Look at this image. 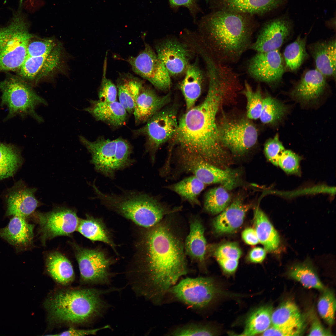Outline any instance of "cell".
Wrapping results in <instances>:
<instances>
[{
	"instance_id": "obj_1",
	"label": "cell",
	"mask_w": 336,
	"mask_h": 336,
	"mask_svg": "<svg viewBox=\"0 0 336 336\" xmlns=\"http://www.w3.org/2000/svg\"><path fill=\"white\" fill-rule=\"evenodd\" d=\"M203 102L186 110L178 120V127L170 141L176 152L196 156L222 169L231 162L226 149L219 139L216 116L225 97L229 95L226 84L217 78L208 81Z\"/></svg>"
},
{
	"instance_id": "obj_2",
	"label": "cell",
	"mask_w": 336,
	"mask_h": 336,
	"mask_svg": "<svg viewBox=\"0 0 336 336\" xmlns=\"http://www.w3.org/2000/svg\"><path fill=\"white\" fill-rule=\"evenodd\" d=\"M150 228L145 238L143 264L136 289L159 304L189 270L182 242L169 225L161 221Z\"/></svg>"
},
{
	"instance_id": "obj_3",
	"label": "cell",
	"mask_w": 336,
	"mask_h": 336,
	"mask_svg": "<svg viewBox=\"0 0 336 336\" xmlns=\"http://www.w3.org/2000/svg\"><path fill=\"white\" fill-rule=\"evenodd\" d=\"M248 15L217 10L200 20L203 49L213 59L223 64L234 63L250 49L254 27Z\"/></svg>"
},
{
	"instance_id": "obj_4",
	"label": "cell",
	"mask_w": 336,
	"mask_h": 336,
	"mask_svg": "<svg viewBox=\"0 0 336 336\" xmlns=\"http://www.w3.org/2000/svg\"><path fill=\"white\" fill-rule=\"evenodd\" d=\"M111 291L92 288L61 290L49 296L45 306L54 322L85 323L102 315L108 306L102 295Z\"/></svg>"
},
{
	"instance_id": "obj_5",
	"label": "cell",
	"mask_w": 336,
	"mask_h": 336,
	"mask_svg": "<svg viewBox=\"0 0 336 336\" xmlns=\"http://www.w3.org/2000/svg\"><path fill=\"white\" fill-rule=\"evenodd\" d=\"M93 188L96 198L103 204L144 227L154 226L165 215L180 209L179 208L169 210L156 198L142 192L124 190L116 194L104 193L96 185Z\"/></svg>"
},
{
	"instance_id": "obj_6",
	"label": "cell",
	"mask_w": 336,
	"mask_h": 336,
	"mask_svg": "<svg viewBox=\"0 0 336 336\" xmlns=\"http://www.w3.org/2000/svg\"><path fill=\"white\" fill-rule=\"evenodd\" d=\"M80 139L91 154L90 161L95 170L105 177L114 178L116 172L134 162L131 158V145L122 138L110 140L101 137L91 142L81 136Z\"/></svg>"
},
{
	"instance_id": "obj_7",
	"label": "cell",
	"mask_w": 336,
	"mask_h": 336,
	"mask_svg": "<svg viewBox=\"0 0 336 336\" xmlns=\"http://www.w3.org/2000/svg\"><path fill=\"white\" fill-rule=\"evenodd\" d=\"M22 1L10 24L0 29V71L19 70L32 37L21 12Z\"/></svg>"
},
{
	"instance_id": "obj_8",
	"label": "cell",
	"mask_w": 336,
	"mask_h": 336,
	"mask_svg": "<svg viewBox=\"0 0 336 336\" xmlns=\"http://www.w3.org/2000/svg\"><path fill=\"white\" fill-rule=\"evenodd\" d=\"M176 300L194 309L202 310L226 294L210 277L186 278L169 290Z\"/></svg>"
},
{
	"instance_id": "obj_9",
	"label": "cell",
	"mask_w": 336,
	"mask_h": 336,
	"mask_svg": "<svg viewBox=\"0 0 336 336\" xmlns=\"http://www.w3.org/2000/svg\"><path fill=\"white\" fill-rule=\"evenodd\" d=\"M2 92V104L7 106L9 113L7 118L16 115H30L39 122L43 119L35 112L36 107L47 105V102L22 80L10 77L0 83Z\"/></svg>"
},
{
	"instance_id": "obj_10",
	"label": "cell",
	"mask_w": 336,
	"mask_h": 336,
	"mask_svg": "<svg viewBox=\"0 0 336 336\" xmlns=\"http://www.w3.org/2000/svg\"><path fill=\"white\" fill-rule=\"evenodd\" d=\"M217 126L222 145L235 156L243 155L257 142V129L245 119H229L224 116L217 123Z\"/></svg>"
},
{
	"instance_id": "obj_11",
	"label": "cell",
	"mask_w": 336,
	"mask_h": 336,
	"mask_svg": "<svg viewBox=\"0 0 336 336\" xmlns=\"http://www.w3.org/2000/svg\"><path fill=\"white\" fill-rule=\"evenodd\" d=\"M176 153L181 169L192 173L205 184H220L227 189L237 184L239 176L236 172L220 168L193 155L183 152Z\"/></svg>"
},
{
	"instance_id": "obj_12",
	"label": "cell",
	"mask_w": 336,
	"mask_h": 336,
	"mask_svg": "<svg viewBox=\"0 0 336 336\" xmlns=\"http://www.w3.org/2000/svg\"><path fill=\"white\" fill-rule=\"evenodd\" d=\"M176 108L171 106L162 108L152 116L143 127L136 130L138 134L146 136L149 145L154 151L161 145L170 141L178 125Z\"/></svg>"
},
{
	"instance_id": "obj_13",
	"label": "cell",
	"mask_w": 336,
	"mask_h": 336,
	"mask_svg": "<svg viewBox=\"0 0 336 336\" xmlns=\"http://www.w3.org/2000/svg\"><path fill=\"white\" fill-rule=\"evenodd\" d=\"M75 255L83 281L87 283L107 284L110 281L109 272L111 261L99 250L74 246Z\"/></svg>"
},
{
	"instance_id": "obj_14",
	"label": "cell",
	"mask_w": 336,
	"mask_h": 336,
	"mask_svg": "<svg viewBox=\"0 0 336 336\" xmlns=\"http://www.w3.org/2000/svg\"><path fill=\"white\" fill-rule=\"evenodd\" d=\"M43 241L68 236L77 230L79 219L74 210L59 207L47 212L36 214Z\"/></svg>"
},
{
	"instance_id": "obj_15",
	"label": "cell",
	"mask_w": 336,
	"mask_h": 336,
	"mask_svg": "<svg viewBox=\"0 0 336 336\" xmlns=\"http://www.w3.org/2000/svg\"><path fill=\"white\" fill-rule=\"evenodd\" d=\"M247 72L257 81L268 84L278 82L282 78L285 68L279 49L256 52L247 62Z\"/></svg>"
},
{
	"instance_id": "obj_16",
	"label": "cell",
	"mask_w": 336,
	"mask_h": 336,
	"mask_svg": "<svg viewBox=\"0 0 336 336\" xmlns=\"http://www.w3.org/2000/svg\"><path fill=\"white\" fill-rule=\"evenodd\" d=\"M293 22L285 14L266 22L250 49L262 52L279 49L290 36Z\"/></svg>"
},
{
	"instance_id": "obj_17",
	"label": "cell",
	"mask_w": 336,
	"mask_h": 336,
	"mask_svg": "<svg viewBox=\"0 0 336 336\" xmlns=\"http://www.w3.org/2000/svg\"><path fill=\"white\" fill-rule=\"evenodd\" d=\"M156 54L170 75L185 72L189 64L190 54L187 46L174 39H167L156 47Z\"/></svg>"
},
{
	"instance_id": "obj_18",
	"label": "cell",
	"mask_w": 336,
	"mask_h": 336,
	"mask_svg": "<svg viewBox=\"0 0 336 336\" xmlns=\"http://www.w3.org/2000/svg\"><path fill=\"white\" fill-rule=\"evenodd\" d=\"M36 190L27 187L22 182L16 184L7 197L6 215L26 218L32 214L39 204L35 195Z\"/></svg>"
},
{
	"instance_id": "obj_19",
	"label": "cell",
	"mask_w": 336,
	"mask_h": 336,
	"mask_svg": "<svg viewBox=\"0 0 336 336\" xmlns=\"http://www.w3.org/2000/svg\"><path fill=\"white\" fill-rule=\"evenodd\" d=\"M288 0H212L218 10L263 15L282 7Z\"/></svg>"
},
{
	"instance_id": "obj_20",
	"label": "cell",
	"mask_w": 336,
	"mask_h": 336,
	"mask_svg": "<svg viewBox=\"0 0 336 336\" xmlns=\"http://www.w3.org/2000/svg\"><path fill=\"white\" fill-rule=\"evenodd\" d=\"M61 50L56 47L47 55L36 57L27 56L19 70L20 75L29 80H38L54 70L60 62Z\"/></svg>"
},
{
	"instance_id": "obj_21",
	"label": "cell",
	"mask_w": 336,
	"mask_h": 336,
	"mask_svg": "<svg viewBox=\"0 0 336 336\" xmlns=\"http://www.w3.org/2000/svg\"><path fill=\"white\" fill-rule=\"evenodd\" d=\"M170 100V93L159 96L152 89L143 85L135 101L133 114L135 122L139 123L147 122L163 108Z\"/></svg>"
},
{
	"instance_id": "obj_22",
	"label": "cell",
	"mask_w": 336,
	"mask_h": 336,
	"mask_svg": "<svg viewBox=\"0 0 336 336\" xmlns=\"http://www.w3.org/2000/svg\"><path fill=\"white\" fill-rule=\"evenodd\" d=\"M249 205L241 199H236L213 220L212 225L218 234H229L236 231L242 225Z\"/></svg>"
},
{
	"instance_id": "obj_23",
	"label": "cell",
	"mask_w": 336,
	"mask_h": 336,
	"mask_svg": "<svg viewBox=\"0 0 336 336\" xmlns=\"http://www.w3.org/2000/svg\"><path fill=\"white\" fill-rule=\"evenodd\" d=\"M33 225L25 218L14 216L5 227L0 228V237L14 246L18 252L27 248L33 237Z\"/></svg>"
},
{
	"instance_id": "obj_24",
	"label": "cell",
	"mask_w": 336,
	"mask_h": 336,
	"mask_svg": "<svg viewBox=\"0 0 336 336\" xmlns=\"http://www.w3.org/2000/svg\"><path fill=\"white\" fill-rule=\"evenodd\" d=\"M90 103V106L84 110L97 120L114 127L124 124L127 112L119 102H106L99 100H91Z\"/></svg>"
},
{
	"instance_id": "obj_25",
	"label": "cell",
	"mask_w": 336,
	"mask_h": 336,
	"mask_svg": "<svg viewBox=\"0 0 336 336\" xmlns=\"http://www.w3.org/2000/svg\"><path fill=\"white\" fill-rule=\"evenodd\" d=\"M326 85L325 77L317 69L308 70L302 76L292 90L294 97L304 101L317 98Z\"/></svg>"
},
{
	"instance_id": "obj_26",
	"label": "cell",
	"mask_w": 336,
	"mask_h": 336,
	"mask_svg": "<svg viewBox=\"0 0 336 336\" xmlns=\"http://www.w3.org/2000/svg\"><path fill=\"white\" fill-rule=\"evenodd\" d=\"M336 40L319 41L311 45L310 50L316 69L325 77L335 78Z\"/></svg>"
},
{
	"instance_id": "obj_27",
	"label": "cell",
	"mask_w": 336,
	"mask_h": 336,
	"mask_svg": "<svg viewBox=\"0 0 336 336\" xmlns=\"http://www.w3.org/2000/svg\"><path fill=\"white\" fill-rule=\"evenodd\" d=\"M189 227V232L185 240V253L203 267L207 248L204 228L201 221L197 217L191 220Z\"/></svg>"
},
{
	"instance_id": "obj_28",
	"label": "cell",
	"mask_w": 336,
	"mask_h": 336,
	"mask_svg": "<svg viewBox=\"0 0 336 336\" xmlns=\"http://www.w3.org/2000/svg\"><path fill=\"white\" fill-rule=\"evenodd\" d=\"M180 87L185 101L186 110L195 105L201 95L203 75L197 62L189 64Z\"/></svg>"
},
{
	"instance_id": "obj_29",
	"label": "cell",
	"mask_w": 336,
	"mask_h": 336,
	"mask_svg": "<svg viewBox=\"0 0 336 336\" xmlns=\"http://www.w3.org/2000/svg\"><path fill=\"white\" fill-rule=\"evenodd\" d=\"M271 325L278 327L305 326L304 318L298 306L289 300L283 302L273 310Z\"/></svg>"
},
{
	"instance_id": "obj_30",
	"label": "cell",
	"mask_w": 336,
	"mask_h": 336,
	"mask_svg": "<svg viewBox=\"0 0 336 336\" xmlns=\"http://www.w3.org/2000/svg\"><path fill=\"white\" fill-rule=\"evenodd\" d=\"M143 85L141 80L130 74L121 75L118 78L119 102L129 113H133L135 100Z\"/></svg>"
},
{
	"instance_id": "obj_31",
	"label": "cell",
	"mask_w": 336,
	"mask_h": 336,
	"mask_svg": "<svg viewBox=\"0 0 336 336\" xmlns=\"http://www.w3.org/2000/svg\"><path fill=\"white\" fill-rule=\"evenodd\" d=\"M46 265L49 273L58 282L67 285L73 280L74 273L71 263L60 253L54 251L49 254Z\"/></svg>"
},
{
	"instance_id": "obj_32",
	"label": "cell",
	"mask_w": 336,
	"mask_h": 336,
	"mask_svg": "<svg viewBox=\"0 0 336 336\" xmlns=\"http://www.w3.org/2000/svg\"><path fill=\"white\" fill-rule=\"evenodd\" d=\"M254 217L255 230L259 242L266 251H275L280 242L278 233L265 214L259 208L255 210Z\"/></svg>"
},
{
	"instance_id": "obj_33",
	"label": "cell",
	"mask_w": 336,
	"mask_h": 336,
	"mask_svg": "<svg viewBox=\"0 0 336 336\" xmlns=\"http://www.w3.org/2000/svg\"><path fill=\"white\" fill-rule=\"evenodd\" d=\"M273 306H261L249 315L245 322L244 330L240 335L253 336L262 334L271 325Z\"/></svg>"
},
{
	"instance_id": "obj_34",
	"label": "cell",
	"mask_w": 336,
	"mask_h": 336,
	"mask_svg": "<svg viewBox=\"0 0 336 336\" xmlns=\"http://www.w3.org/2000/svg\"><path fill=\"white\" fill-rule=\"evenodd\" d=\"M205 184L194 175L185 178L180 181L167 186L168 189L179 195L182 199L193 206H200L198 197Z\"/></svg>"
},
{
	"instance_id": "obj_35",
	"label": "cell",
	"mask_w": 336,
	"mask_h": 336,
	"mask_svg": "<svg viewBox=\"0 0 336 336\" xmlns=\"http://www.w3.org/2000/svg\"><path fill=\"white\" fill-rule=\"evenodd\" d=\"M22 163L20 152L17 147L0 142V180L13 176Z\"/></svg>"
},
{
	"instance_id": "obj_36",
	"label": "cell",
	"mask_w": 336,
	"mask_h": 336,
	"mask_svg": "<svg viewBox=\"0 0 336 336\" xmlns=\"http://www.w3.org/2000/svg\"><path fill=\"white\" fill-rule=\"evenodd\" d=\"M77 230L92 241H101L112 248L114 247L104 224L99 219L88 216L80 219Z\"/></svg>"
},
{
	"instance_id": "obj_37",
	"label": "cell",
	"mask_w": 336,
	"mask_h": 336,
	"mask_svg": "<svg viewBox=\"0 0 336 336\" xmlns=\"http://www.w3.org/2000/svg\"><path fill=\"white\" fill-rule=\"evenodd\" d=\"M306 41V36L302 37L300 35L286 47L283 56L286 67L289 70H297L308 57Z\"/></svg>"
},
{
	"instance_id": "obj_38",
	"label": "cell",
	"mask_w": 336,
	"mask_h": 336,
	"mask_svg": "<svg viewBox=\"0 0 336 336\" xmlns=\"http://www.w3.org/2000/svg\"><path fill=\"white\" fill-rule=\"evenodd\" d=\"M288 275L306 288L321 291L325 288L312 267L306 263L294 265L289 270Z\"/></svg>"
},
{
	"instance_id": "obj_39",
	"label": "cell",
	"mask_w": 336,
	"mask_h": 336,
	"mask_svg": "<svg viewBox=\"0 0 336 336\" xmlns=\"http://www.w3.org/2000/svg\"><path fill=\"white\" fill-rule=\"evenodd\" d=\"M226 188L219 186L209 190L205 195L203 208L207 212L212 214L220 213L229 205L231 198Z\"/></svg>"
},
{
	"instance_id": "obj_40",
	"label": "cell",
	"mask_w": 336,
	"mask_h": 336,
	"mask_svg": "<svg viewBox=\"0 0 336 336\" xmlns=\"http://www.w3.org/2000/svg\"><path fill=\"white\" fill-rule=\"evenodd\" d=\"M287 110V107L274 98L267 96L263 99L259 119L264 124L274 123L280 120Z\"/></svg>"
},
{
	"instance_id": "obj_41",
	"label": "cell",
	"mask_w": 336,
	"mask_h": 336,
	"mask_svg": "<svg viewBox=\"0 0 336 336\" xmlns=\"http://www.w3.org/2000/svg\"><path fill=\"white\" fill-rule=\"evenodd\" d=\"M247 99V115L251 119L259 118L262 110L263 99L259 86L254 90L249 83L245 81L244 87L242 91Z\"/></svg>"
},
{
	"instance_id": "obj_42",
	"label": "cell",
	"mask_w": 336,
	"mask_h": 336,
	"mask_svg": "<svg viewBox=\"0 0 336 336\" xmlns=\"http://www.w3.org/2000/svg\"><path fill=\"white\" fill-rule=\"evenodd\" d=\"M317 303L319 313L324 320L329 325L334 323L336 302L334 294L331 290H323Z\"/></svg>"
},
{
	"instance_id": "obj_43",
	"label": "cell",
	"mask_w": 336,
	"mask_h": 336,
	"mask_svg": "<svg viewBox=\"0 0 336 336\" xmlns=\"http://www.w3.org/2000/svg\"><path fill=\"white\" fill-rule=\"evenodd\" d=\"M216 330L208 324L199 323H191L178 326L168 333L170 336H206L216 335Z\"/></svg>"
},
{
	"instance_id": "obj_44",
	"label": "cell",
	"mask_w": 336,
	"mask_h": 336,
	"mask_svg": "<svg viewBox=\"0 0 336 336\" xmlns=\"http://www.w3.org/2000/svg\"><path fill=\"white\" fill-rule=\"evenodd\" d=\"M156 55L150 45L145 44L144 49L137 56L129 57L127 61L135 73L145 79L147 69Z\"/></svg>"
},
{
	"instance_id": "obj_45",
	"label": "cell",
	"mask_w": 336,
	"mask_h": 336,
	"mask_svg": "<svg viewBox=\"0 0 336 336\" xmlns=\"http://www.w3.org/2000/svg\"><path fill=\"white\" fill-rule=\"evenodd\" d=\"M285 150L278 135L268 140L264 146V152L267 159L277 166L279 159Z\"/></svg>"
},
{
	"instance_id": "obj_46",
	"label": "cell",
	"mask_w": 336,
	"mask_h": 336,
	"mask_svg": "<svg viewBox=\"0 0 336 336\" xmlns=\"http://www.w3.org/2000/svg\"><path fill=\"white\" fill-rule=\"evenodd\" d=\"M300 157L290 150H285L278 162L279 166L288 174H298L300 172Z\"/></svg>"
},
{
	"instance_id": "obj_47",
	"label": "cell",
	"mask_w": 336,
	"mask_h": 336,
	"mask_svg": "<svg viewBox=\"0 0 336 336\" xmlns=\"http://www.w3.org/2000/svg\"><path fill=\"white\" fill-rule=\"evenodd\" d=\"M106 61L105 63L101 82L98 92L99 100L106 102L116 101L117 89L115 85L106 77Z\"/></svg>"
},
{
	"instance_id": "obj_48",
	"label": "cell",
	"mask_w": 336,
	"mask_h": 336,
	"mask_svg": "<svg viewBox=\"0 0 336 336\" xmlns=\"http://www.w3.org/2000/svg\"><path fill=\"white\" fill-rule=\"evenodd\" d=\"M56 47L55 43L52 40L30 41L27 47V56L36 57L45 55L50 54Z\"/></svg>"
},
{
	"instance_id": "obj_49",
	"label": "cell",
	"mask_w": 336,
	"mask_h": 336,
	"mask_svg": "<svg viewBox=\"0 0 336 336\" xmlns=\"http://www.w3.org/2000/svg\"><path fill=\"white\" fill-rule=\"evenodd\" d=\"M242 254L240 249L235 243L224 244L215 250L214 255L217 259H226L239 260Z\"/></svg>"
},
{
	"instance_id": "obj_50",
	"label": "cell",
	"mask_w": 336,
	"mask_h": 336,
	"mask_svg": "<svg viewBox=\"0 0 336 336\" xmlns=\"http://www.w3.org/2000/svg\"><path fill=\"white\" fill-rule=\"evenodd\" d=\"M305 326L296 327H276L271 326L262 333L264 336H299L303 334Z\"/></svg>"
},
{
	"instance_id": "obj_51",
	"label": "cell",
	"mask_w": 336,
	"mask_h": 336,
	"mask_svg": "<svg viewBox=\"0 0 336 336\" xmlns=\"http://www.w3.org/2000/svg\"><path fill=\"white\" fill-rule=\"evenodd\" d=\"M169 2L172 8H176L181 6L187 8L194 19L200 10L196 0H169Z\"/></svg>"
},
{
	"instance_id": "obj_52",
	"label": "cell",
	"mask_w": 336,
	"mask_h": 336,
	"mask_svg": "<svg viewBox=\"0 0 336 336\" xmlns=\"http://www.w3.org/2000/svg\"><path fill=\"white\" fill-rule=\"evenodd\" d=\"M109 326L106 325L103 327L90 329H77L70 328L68 329L62 333L48 335L57 336H83L95 335L99 331L104 329L109 328Z\"/></svg>"
},
{
	"instance_id": "obj_53",
	"label": "cell",
	"mask_w": 336,
	"mask_h": 336,
	"mask_svg": "<svg viewBox=\"0 0 336 336\" xmlns=\"http://www.w3.org/2000/svg\"><path fill=\"white\" fill-rule=\"evenodd\" d=\"M333 335L330 330L324 327L318 318L314 316L311 320L308 335L329 336Z\"/></svg>"
},
{
	"instance_id": "obj_54",
	"label": "cell",
	"mask_w": 336,
	"mask_h": 336,
	"mask_svg": "<svg viewBox=\"0 0 336 336\" xmlns=\"http://www.w3.org/2000/svg\"><path fill=\"white\" fill-rule=\"evenodd\" d=\"M217 260L224 271L228 274L233 273L238 265L239 260L226 259H219Z\"/></svg>"
},
{
	"instance_id": "obj_55",
	"label": "cell",
	"mask_w": 336,
	"mask_h": 336,
	"mask_svg": "<svg viewBox=\"0 0 336 336\" xmlns=\"http://www.w3.org/2000/svg\"><path fill=\"white\" fill-rule=\"evenodd\" d=\"M241 236L244 241L247 244L254 245L259 242L255 229L248 228L242 232Z\"/></svg>"
},
{
	"instance_id": "obj_56",
	"label": "cell",
	"mask_w": 336,
	"mask_h": 336,
	"mask_svg": "<svg viewBox=\"0 0 336 336\" xmlns=\"http://www.w3.org/2000/svg\"><path fill=\"white\" fill-rule=\"evenodd\" d=\"M266 255V250L262 247H256L253 248L249 253V259L252 262L260 263L264 259Z\"/></svg>"
},
{
	"instance_id": "obj_57",
	"label": "cell",
	"mask_w": 336,
	"mask_h": 336,
	"mask_svg": "<svg viewBox=\"0 0 336 336\" xmlns=\"http://www.w3.org/2000/svg\"><path fill=\"white\" fill-rule=\"evenodd\" d=\"M206 0V1H207V2H208V1H209V0Z\"/></svg>"
}]
</instances>
